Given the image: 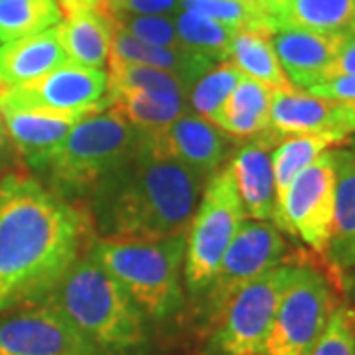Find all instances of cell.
Masks as SVG:
<instances>
[{"instance_id": "36", "label": "cell", "mask_w": 355, "mask_h": 355, "mask_svg": "<svg viewBox=\"0 0 355 355\" xmlns=\"http://www.w3.org/2000/svg\"><path fill=\"white\" fill-rule=\"evenodd\" d=\"M334 132L349 137L355 132V101L354 103H336L334 113Z\"/></svg>"}, {"instance_id": "24", "label": "cell", "mask_w": 355, "mask_h": 355, "mask_svg": "<svg viewBox=\"0 0 355 355\" xmlns=\"http://www.w3.org/2000/svg\"><path fill=\"white\" fill-rule=\"evenodd\" d=\"M270 34V30L261 28L237 30L229 44L227 62L235 65L245 77H251L272 91L288 89L292 83L280 67Z\"/></svg>"}, {"instance_id": "26", "label": "cell", "mask_w": 355, "mask_h": 355, "mask_svg": "<svg viewBox=\"0 0 355 355\" xmlns=\"http://www.w3.org/2000/svg\"><path fill=\"white\" fill-rule=\"evenodd\" d=\"M277 26L345 38L355 32V0H288Z\"/></svg>"}, {"instance_id": "21", "label": "cell", "mask_w": 355, "mask_h": 355, "mask_svg": "<svg viewBox=\"0 0 355 355\" xmlns=\"http://www.w3.org/2000/svg\"><path fill=\"white\" fill-rule=\"evenodd\" d=\"M58 36L69 64L91 69L109 64L113 26L97 10L65 14L58 24Z\"/></svg>"}, {"instance_id": "4", "label": "cell", "mask_w": 355, "mask_h": 355, "mask_svg": "<svg viewBox=\"0 0 355 355\" xmlns=\"http://www.w3.org/2000/svg\"><path fill=\"white\" fill-rule=\"evenodd\" d=\"M85 251L127 291L146 320L162 324L184 308L186 235L168 239H95Z\"/></svg>"}, {"instance_id": "18", "label": "cell", "mask_w": 355, "mask_h": 355, "mask_svg": "<svg viewBox=\"0 0 355 355\" xmlns=\"http://www.w3.org/2000/svg\"><path fill=\"white\" fill-rule=\"evenodd\" d=\"M336 162V207L326 257L342 279L355 270V153L334 148Z\"/></svg>"}, {"instance_id": "11", "label": "cell", "mask_w": 355, "mask_h": 355, "mask_svg": "<svg viewBox=\"0 0 355 355\" xmlns=\"http://www.w3.org/2000/svg\"><path fill=\"white\" fill-rule=\"evenodd\" d=\"M331 150L292 180L275 219L282 233L300 237L322 254L330 245L336 207V162Z\"/></svg>"}, {"instance_id": "40", "label": "cell", "mask_w": 355, "mask_h": 355, "mask_svg": "<svg viewBox=\"0 0 355 355\" xmlns=\"http://www.w3.org/2000/svg\"><path fill=\"white\" fill-rule=\"evenodd\" d=\"M125 2H127V0H99L95 10H97L99 14H103L107 20H111L114 14L123 8V4H125Z\"/></svg>"}, {"instance_id": "22", "label": "cell", "mask_w": 355, "mask_h": 355, "mask_svg": "<svg viewBox=\"0 0 355 355\" xmlns=\"http://www.w3.org/2000/svg\"><path fill=\"white\" fill-rule=\"evenodd\" d=\"M272 89L243 76L211 125L235 139H254L268 130Z\"/></svg>"}, {"instance_id": "3", "label": "cell", "mask_w": 355, "mask_h": 355, "mask_svg": "<svg viewBox=\"0 0 355 355\" xmlns=\"http://www.w3.org/2000/svg\"><path fill=\"white\" fill-rule=\"evenodd\" d=\"M99 355H142L148 326L127 291L87 253L46 296Z\"/></svg>"}, {"instance_id": "23", "label": "cell", "mask_w": 355, "mask_h": 355, "mask_svg": "<svg viewBox=\"0 0 355 355\" xmlns=\"http://www.w3.org/2000/svg\"><path fill=\"white\" fill-rule=\"evenodd\" d=\"M107 103L142 132L160 130L188 113V95L174 91H107Z\"/></svg>"}, {"instance_id": "25", "label": "cell", "mask_w": 355, "mask_h": 355, "mask_svg": "<svg viewBox=\"0 0 355 355\" xmlns=\"http://www.w3.org/2000/svg\"><path fill=\"white\" fill-rule=\"evenodd\" d=\"M345 140L347 137H342L331 130L314 132V135H296V137H286L280 140L270 154L275 190H277V211L292 180L308 166L314 164L322 154L328 153Z\"/></svg>"}, {"instance_id": "14", "label": "cell", "mask_w": 355, "mask_h": 355, "mask_svg": "<svg viewBox=\"0 0 355 355\" xmlns=\"http://www.w3.org/2000/svg\"><path fill=\"white\" fill-rule=\"evenodd\" d=\"M270 42L292 87L310 89L326 81L343 38L294 26H277Z\"/></svg>"}, {"instance_id": "33", "label": "cell", "mask_w": 355, "mask_h": 355, "mask_svg": "<svg viewBox=\"0 0 355 355\" xmlns=\"http://www.w3.org/2000/svg\"><path fill=\"white\" fill-rule=\"evenodd\" d=\"M308 93L316 95L320 99L331 103H354L355 101V73L349 76L330 77L314 87L306 89Z\"/></svg>"}, {"instance_id": "34", "label": "cell", "mask_w": 355, "mask_h": 355, "mask_svg": "<svg viewBox=\"0 0 355 355\" xmlns=\"http://www.w3.org/2000/svg\"><path fill=\"white\" fill-rule=\"evenodd\" d=\"M180 10H182V0H127L119 12L144 14V16H176Z\"/></svg>"}, {"instance_id": "8", "label": "cell", "mask_w": 355, "mask_h": 355, "mask_svg": "<svg viewBox=\"0 0 355 355\" xmlns=\"http://www.w3.org/2000/svg\"><path fill=\"white\" fill-rule=\"evenodd\" d=\"M336 306L324 275L314 266L296 265L261 355H310Z\"/></svg>"}, {"instance_id": "20", "label": "cell", "mask_w": 355, "mask_h": 355, "mask_svg": "<svg viewBox=\"0 0 355 355\" xmlns=\"http://www.w3.org/2000/svg\"><path fill=\"white\" fill-rule=\"evenodd\" d=\"M113 26V38H111V58L127 62V64H139L156 67L168 73L180 77L188 87L200 79V77L219 64L216 60L198 53V51L184 50V48H156L142 44L137 38L127 34L123 28Z\"/></svg>"}, {"instance_id": "29", "label": "cell", "mask_w": 355, "mask_h": 355, "mask_svg": "<svg viewBox=\"0 0 355 355\" xmlns=\"http://www.w3.org/2000/svg\"><path fill=\"white\" fill-rule=\"evenodd\" d=\"M241 77V71L231 62H219L191 85L188 93V107H191L193 114L211 123L223 103L233 93V89L237 87Z\"/></svg>"}, {"instance_id": "19", "label": "cell", "mask_w": 355, "mask_h": 355, "mask_svg": "<svg viewBox=\"0 0 355 355\" xmlns=\"http://www.w3.org/2000/svg\"><path fill=\"white\" fill-rule=\"evenodd\" d=\"M334 113L336 103L320 99L306 89H279L272 91L268 132L280 140L296 135L334 132Z\"/></svg>"}, {"instance_id": "2", "label": "cell", "mask_w": 355, "mask_h": 355, "mask_svg": "<svg viewBox=\"0 0 355 355\" xmlns=\"http://www.w3.org/2000/svg\"><path fill=\"white\" fill-rule=\"evenodd\" d=\"M207 182L158 153L140 130L139 150L91 190L89 221L99 239L186 235Z\"/></svg>"}, {"instance_id": "39", "label": "cell", "mask_w": 355, "mask_h": 355, "mask_svg": "<svg viewBox=\"0 0 355 355\" xmlns=\"http://www.w3.org/2000/svg\"><path fill=\"white\" fill-rule=\"evenodd\" d=\"M99 0H58L62 16L79 12V10H95Z\"/></svg>"}, {"instance_id": "12", "label": "cell", "mask_w": 355, "mask_h": 355, "mask_svg": "<svg viewBox=\"0 0 355 355\" xmlns=\"http://www.w3.org/2000/svg\"><path fill=\"white\" fill-rule=\"evenodd\" d=\"M0 355H99L46 298L0 314Z\"/></svg>"}, {"instance_id": "10", "label": "cell", "mask_w": 355, "mask_h": 355, "mask_svg": "<svg viewBox=\"0 0 355 355\" xmlns=\"http://www.w3.org/2000/svg\"><path fill=\"white\" fill-rule=\"evenodd\" d=\"M286 249V239L275 223L245 219L223 254L209 288L200 298L205 320L214 324L233 294L282 265Z\"/></svg>"}, {"instance_id": "7", "label": "cell", "mask_w": 355, "mask_h": 355, "mask_svg": "<svg viewBox=\"0 0 355 355\" xmlns=\"http://www.w3.org/2000/svg\"><path fill=\"white\" fill-rule=\"evenodd\" d=\"M294 268V263L284 261L229 298L211 324L209 355H261Z\"/></svg>"}, {"instance_id": "17", "label": "cell", "mask_w": 355, "mask_h": 355, "mask_svg": "<svg viewBox=\"0 0 355 355\" xmlns=\"http://www.w3.org/2000/svg\"><path fill=\"white\" fill-rule=\"evenodd\" d=\"M67 64L58 26L28 38L0 44V93L24 85Z\"/></svg>"}, {"instance_id": "16", "label": "cell", "mask_w": 355, "mask_h": 355, "mask_svg": "<svg viewBox=\"0 0 355 355\" xmlns=\"http://www.w3.org/2000/svg\"><path fill=\"white\" fill-rule=\"evenodd\" d=\"M0 113L14 150L36 172L48 170L51 158L60 150L65 137L77 123L76 119H60L26 111L0 109Z\"/></svg>"}, {"instance_id": "27", "label": "cell", "mask_w": 355, "mask_h": 355, "mask_svg": "<svg viewBox=\"0 0 355 355\" xmlns=\"http://www.w3.org/2000/svg\"><path fill=\"white\" fill-rule=\"evenodd\" d=\"M62 18L58 0H0V44L46 32Z\"/></svg>"}, {"instance_id": "5", "label": "cell", "mask_w": 355, "mask_h": 355, "mask_svg": "<svg viewBox=\"0 0 355 355\" xmlns=\"http://www.w3.org/2000/svg\"><path fill=\"white\" fill-rule=\"evenodd\" d=\"M139 144L140 130L107 105L77 121L46 174L62 196L93 190L103 178L127 164Z\"/></svg>"}, {"instance_id": "28", "label": "cell", "mask_w": 355, "mask_h": 355, "mask_svg": "<svg viewBox=\"0 0 355 355\" xmlns=\"http://www.w3.org/2000/svg\"><path fill=\"white\" fill-rule=\"evenodd\" d=\"M176 34L184 50L198 51L216 62H227L229 44L237 30L200 14L180 10L174 16Z\"/></svg>"}, {"instance_id": "1", "label": "cell", "mask_w": 355, "mask_h": 355, "mask_svg": "<svg viewBox=\"0 0 355 355\" xmlns=\"http://www.w3.org/2000/svg\"><path fill=\"white\" fill-rule=\"evenodd\" d=\"M85 209L38 178H0V314L40 302L83 254Z\"/></svg>"}, {"instance_id": "37", "label": "cell", "mask_w": 355, "mask_h": 355, "mask_svg": "<svg viewBox=\"0 0 355 355\" xmlns=\"http://www.w3.org/2000/svg\"><path fill=\"white\" fill-rule=\"evenodd\" d=\"M254 4H257L259 12L263 14V18H265L266 22L272 28H277L280 14L286 8L288 0H254Z\"/></svg>"}, {"instance_id": "35", "label": "cell", "mask_w": 355, "mask_h": 355, "mask_svg": "<svg viewBox=\"0 0 355 355\" xmlns=\"http://www.w3.org/2000/svg\"><path fill=\"white\" fill-rule=\"evenodd\" d=\"M349 73H355V32L343 38L342 46H340V50H338L334 62H331L326 79L338 76H349Z\"/></svg>"}, {"instance_id": "30", "label": "cell", "mask_w": 355, "mask_h": 355, "mask_svg": "<svg viewBox=\"0 0 355 355\" xmlns=\"http://www.w3.org/2000/svg\"><path fill=\"white\" fill-rule=\"evenodd\" d=\"M182 10L200 14L219 24H225L233 30L243 28H261V30H275L263 18L254 4L239 2V0H182Z\"/></svg>"}, {"instance_id": "13", "label": "cell", "mask_w": 355, "mask_h": 355, "mask_svg": "<svg viewBox=\"0 0 355 355\" xmlns=\"http://www.w3.org/2000/svg\"><path fill=\"white\" fill-rule=\"evenodd\" d=\"M144 135L158 153L205 182L223 168L227 156V135L193 113L182 114L168 127Z\"/></svg>"}, {"instance_id": "15", "label": "cell", "mask_w": 355, "mask_h": 355, "mask_svg": "<svg viewBox=\"0 0 355 355\" xmlns=\"http://www.w3.org/2000/svg\"><path fill=\"white\" fill-rule=\"evenodd\" d=\"M279 142L280 139L266 130L247 140L229 164L245 216L249 219L270 223L277 219V190L270 154Z\"/></svg>"}, {"instance_id": "38", "label": "cell", "mask_w": 355, "mask_h": 355, "mask_svg": "<svg viewBox=\"0 0 355 355\" xmlns=\"http://www.w3.org/2000/svg\"><path fill=\"white\" fill-rule=\"evenodd\" d=\"M12 150L14 146L10 139H8V132H6V127H4V119H2V113H0V174H2V170L10 162Z\"/></svg>"}, {"instance_id": "6", "label": "cell", "mask_w": 355, "mask_h": 355, "mask_svg": "<svg viewBox=\"0 0 355 355\" xmlns=\"http://www.w3.org/2000/svg\"><path fill=\"white\" fill-rule=\"evenodd\" d=\"M247 219L231 168L207 180L186 231L184 284L193 298H202L216 277L219 263Z\"/></svg>"}, {"instance_id": "41", "label": "cell", "mask_w": 355, "mask_h": 355, "mask_svg": "<svg viewBox=\"0 0 355 355\" xmlns=\"http://www.w3.org/2000/svg\"><path fill=\"white\" fill-rule=\"evenodd\" d=\"M343 282L347 284V288L352 292V296L355 298V270H352V277H343Z\"/></svg>"}, {"instance_id": "32", "label": "cell", "mask_w": 355, "mask_h": 355, "mask_svg": "<svg viewBox=\"0 0 355 355\" xmlns=\"http://www.w3.org/2000/svg\"><path fill=\"white\" fill-rule=\"evenodd\" d=\"M310 355H355V310L336 306Z\"/></svg>"}, {"instance_id": "42", "label": "cell", "mask_w": 355, "mask_h": 355, "mask_svg": "<svg viewBox=\"0 0 355 355\" xmlns=\"http://www.w3.org/2000/svg\"><path fill=\"white\" fill-rule=\"evenodd\" d=\"M239 2H247V4H254V0H239ZM257 6V4H254Z\"/></svg>"}, {"instance_id": "31", "label": "cell", "mask_w": 355, "mask_h": 355, "mask_svg": "<svg viewBox=\"0 0 355 355\" xmlns=\"http://www.w3.org/2000/svg\"><path fill=\"white\" fill-rule=\"evenodd\" d=\"M123 28L132 38L156 48H182L176 34L174 16H144V14L119 12L109 20Z\"/></svg>"}, {"instance_id": "9", "label": "cell", "mask_w": 355, "mask_h": 355, "mask_svg": "<svg viewBox=\"0 0 355 355\" xmlns=\"http://www.w3.org/2000/svg\"><path fill=\"white\" fill-rule=\"evenodd\" d=\"M107 85V71L67 62L34 81L2 91L0 109L81 121L109 105Z\"/></svg>"}]
</instances>
